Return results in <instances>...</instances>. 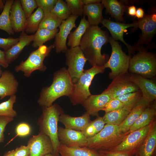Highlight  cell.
Segmentation results:
<instances>
[{"label":"cell","mask_w":156,"mask_h":156,"mask_svg":"<svg viewBox=\"0 0 156 156\" xmlns=\"http://www.w3.org/2000/svg\"><path fill=\"white\" fill-rule=\"evenodd\" d=\"M75 84L67 69H61L54 75L53 80L49 87L43 88L38 100L39 106L49 107L58 98L64 96H70L72 94Z\"/></svg>","instance_id":"cell-2"},{"label":"cell","mask_w":156,"mask_h":156,"mask_svg":"<svg viewBox=\"0 0 156 156\" xmlns=\"http://www.w3.org/2000/svg\"><path fill=\"white\" fill-rule=\"evenodd\" d=\"M55 48L54 44L49 46L43 45L32 52L27 59L22 61L15 67V70L22 72L26 77H29L33 72L38 70L45 71L46 66L44 64L45 58L49 55L51 50Z\"/></svg>","instance_id":"cell-8"},{"label":"cell","mask_w":156,"mask_h":156,"mask_svg":"<svg viewBox=\"0 0 156 156\" xmlns=\"http://www.w3.org/2000/svg\"><path fill=\"white\" fill-rule=\"evenodd\" d=\"M105 124L103 117L98 116L94 120L91 121L82 131L87 138L92 137L100 132Z\"/></svg>","instance_id":"cell-35"},{"label":"cell","mask_w":156,"mask_h":156,"mask_svg":"<svg viewBox=\"0 0 156 156\" xmlns=\"http://www.w3.org/2000/svg\"><path fill=\"white\" fill-rule=\"evenodd\" d=\"M142 97V93L139 89L138 91L126 93L117 97L124 105L136 103Z\"/></svg>","instance_id":"cell-38"},{"label":"cell","mask_w":156,"mask_h":156,"mask_svg":"<svg viewBox=\"0 0 156 156\" xmlns=\"http://www.w3.org/2000/svg\"><path fill=\"white\" fill-rule=\"evenodd\" d=\"M13 120L14 118L12 117L0 116V143L4 141V132L6 125Z\"/></svg>","instance_id":"cell-45"},{"label":"cell","mask_w":156,"mask_h":156,"mask_svg":"<svg viewBox=\"0 0 156 156\" xmlns=\"http://www.w3.org/2000/svg\"><path fill=\"white\" fill-rule=\"evenodd\" d=\"M154 121L147 126L130 132L120 144L109 151L135 155L146 138Z\"/></svg>","instance_id":"cell-9"},{"label":"cell","mask_w":156,"mask_h":156,"mask_svg":"<svg viewBox=\"0 0 156 156\" xmlns=\"http://www.w3.org/2000/svg\"><path fill=\"white\" fill-rule=\"evenodd\" d=\"M137 47L138 52L131 58L128 71L146 78L153 79L156 75L155 55L140 47Z\"/></svg>","instance_id":"cell-5"},{"label":"cell","mask_w":156,"mask_h":156,"mask_svg":"<svg viewBox=\"0 0 156 156\" xmlns=\"http://www.w3.org/2000/svg\"><path fill=\"white\" fill-rule=\"evenodd\" d=\"M18 40L19 38H0V48L4 49V51H7L17 43Z\"/></svg>","instance_id":"cell-44"},{"label":"cell","mask_w":156,"mask_h":156,"mask_svg":"<svg viewBox=\"0 0 156 156\" xmlns=\"http://www.w3.org/2000/svg\"><path fill=\"white\" fill-rule=\"evenodd\" d=\"M10 17L12 27L14 32L19 33L24 31L27 19L20 0L14 1L10 10Z\"/></svg>","instance_id":"cell-19"},{"label":"cell","mask_w":156,"mask_h":156,"mask_svg":"<svg viewBox=\"0 0 156 156\" xmlns=\"http://www.w3.org/2000/svg\"><path fill=\"white\" fill-rule=\"evenodd\" d=\"M58 156H59V155H58Z\"/></svg>","instance_id":"cell-56"},{"label":"cell","mask_w":156,"mask_h":156,"mask_svg":"<svg viewBox=\"0 0 156 156\" xmlns=\"http://www.w3.org/2000/svg\"><path fill=\"white\" fill-rule=\"evenodd\" d=\"M29 148L27 145H21L14 150V156H29Z\"/></svg>","instance_id":"cell-46"},{"label":"cell","mask_w":156,"mask_h":156,"mask_svg":"<svg viewBox=\"0 0 156 156\" xmlns=\"http://www.w3.org/2000/svg\"><path fill=\"white\" fill-rule=\"evenodd\" d=\"M106 32L98 26H90L81 38L79 46L90 64L102 67L109 59V56L102 54L103 46L109 41Z\"/></svg>","instance_id":"cell-1"},{"label":"cell","mask_w":156,"mask_h":156,"mask_svg":"<svg viewBox=\"0 0 156 156\" xmlns=\"http://www.w3.org/2000/svg\"><path fill=\"white\" fill-rule=\"evenodd\" d=\"M3 156H14V150H10L7 152Z\"/></svg>","instance_id":"cell-52"},{"label":"cell","mask_w":156,"mask_h":156,"mask_svg":"<svg viewBox=\"0 0 156 156\" xmlns=\"http://www.w3.org/2000/svg\"><path fill=\"white\" fill-rule=\"evenodd\" d=\"M156 146V125L154 120L137 153L139 156H152Z\"/></svg>","instance_id":"cell-25"},{"label":"cell","mask_w":156,"mask_h":156,"mask_svg":"<svg viewBox=\"0 0 156 156\" xmlns=\"http://www.w3.org/2000/svg\"><path fill=\"white\" fill-rule=\"evenodd\" d=\"M156 115L155 104L146 107L130 128V133L150 124L155 118Z\"/></svg>","instance_id":"cell-27"},{"label":"cell","mask_w":156,"mask_h":156,"mask_svg":"<svg viewBox=\"0 0 156 156\" xmlns=\"http://www.w3.org/2000/svg\"><path fill=\"white\" fill-rule=\"evenodd\" d=\"M113 79L107 88L105 90L112 99L139 90L138 87L129 80L128 73L119 75Z\"/></svg>","instance_id":"cell-11"},{"label":"cell","mask_w":156,"mask_h":156,"mask_svg":"<svg viewBox=\"0 0 156 156\" xmlns=\"http://www.w3.org/2000/svg\"><path fill=\"white\" fill-rule=\"evenodd\" d=\"M58 31L57 29L50 30L45 29L38 28L34 35L32 46L37 48L43 45L46 42L54 38Z\"/></svg>","instance_id":"cell-32"},{"label":"cell","mask_w":156,"mask_h":156,"mask_svg":"<svg viewBox=\"0 0 156 156\" xmlns=\"http://www.w3.org/2000/svg\"><path fill=\"white\" fill-rule=\"evenodd\" d=\"M101 3L107 12L110 14L116 20L124 22V13L127 10V6L121 1L116 0H102Z\"/></svg>","instance_id":"cell-28"},{"label":"cell","mask_w":156,"mask_h":156,"mask_svg":"<svg viewBox=\"0 0 156 156\" xmlns=\"http://www.w3.org/2000/svg\"><path fill=\"white\" fill-rule=\"evenodd\" d=\"M111 99L110 95L104 90L99 94H91L82 105L86 110V112L90 116H98L99 112L102 110Z\"/></svg>","instance_id":"cell-18"},{"label":"cell","mask_w":156,"mask_h":156,"mask_svg":"<svg viewBox=\"0 0 156 156\" xmlns=\"http://www.w3.org/2000/svg\"><path fill=\"white\" fill-rule=\"evenodd\" d=\"M144 10L141 8H138L136 12L135 17L140 19L142 18L144 15Z\"/></svg>","instance_id":"cell-49"},{"label":"cell","mask_w":156,"mask_h":156,"mask_svg":"<svg viewBox=\"0 0 156 156\" xmlns=\"http://www.w3.org/2000/svg\"><path fill=\"white\" fill-rule=\"evenodd\" d=\"M65 52L67 70L75 83L83 74L87 60L79 46L70 47Z\"/></svg>","instance_id":"cell-10"},{"label":"cell","mask_w":156,"mask_h":156,"mask_svg":"<svg viewBox=\"0 0 156 156\" xmlns=\"http://www.w3.org/2000/svg\"><path fill=\"white\" fill-rule=\"evenodd\" d=\"M129 78L138 87L144 98L151 103L156 100V84L153 79L131 73H129Z\"/></svg>","instance_id":"cell-17"},{"label":"cell","mask_w":156,"mask_h":156,"mask_svg":"<svg viewBox=\"0 0 156 156\" xmlns=\"http://www.w3.org/2000/svg\"><path fill=\"white\" fill-rule=\"evenodd\" d=\"M13 0H6L4 7L0 15V29L4 31L10 35L14 34L11 25L10 12Z\"/></svg>","instance_id":"cell-31"},{"label":"cell","mask_w":156,"mask_h":156,"mask_svg":"<svg viewBox=\"0 0 156 156\" xmlns=\"http://www.w3.org/2000/svg\"><path fill=\"white\" fill-rule=\"evenodd\" d=\"M136 8L134 5H131L128 8V14L131 16H135L136 12Z\"/></svg>","instance_id":"cell-50"},{"label":"cell","mask_w":156,"mask_h":156,"mask_svg":"<svg viewBox=\"0 0 156 156\" xmlns=\"http://www.w3.org/2000/svg\"><path fill=\"white\" fill-rule=\"evenodd\" d=\"M58 135L60 144L70 147H86L87 138L82 131L60 127Z\"/></svg>","instance_id":"cell-16"},{"label":"cell","mask_w":156,"mask_h":156,"mask_svg":"<svg viewBox=\"0 0 156 156\" xmlns=\"http://www.w3.org/2000/svg\"><path fill=\"white\" fill-rule=\"evenodd\" d=\"M22 9L27 19L38 7L36 0H20Z\"/></svg>","instance_id":"cell-40"},{"label":"cell","mask_w":156,"mask_h":156,"mask_svg":"<svg viewBox=\"0 0 156 156\" xmlns=\"http://www.w3.org/2000/svg\"><path fill=\"white\" fill-rule=\"evenodd\" d=\"M16 96H10L7 100L0 103V116L14 118L17 115L16 111L13 109V105L16 102Z\"/></svg>","instance_id":"cell-36"},{"label":"cell","mask_w":156,"mask_h":156,"mask_svg":"<svg viewBox=\"0 0 156 156\" xmlns=\"http://www.w3.org/2000/svg\"><path fill=\"white\" fill-rule=\"evenodd\" d=\"M130 133L120 131L118 125L106 124L98 133L87 138L86 147L97 151H109L120 144Z\"/></svg>","instance_id":"cell-4"},{"label":"cell","mask_w":156,"mask_h":156,"mask_svg":"<svg viewBox=\"0 0 156 156\" xmlns=\"http://www.w3.org/2000/svg\"><path fill=\"white\" fill-rule=\"evenodd\" d=\"M43 13L44 17L40 24L39 28L45 29L50 30L57 29L63 21L58 18L51 11Z\"/></svg>","instance_id":"cell-34"},{"label":"cell","mask_w":156,"mask_h":156,"mask_svg":"<svg viewBox=\"0 0 156 156\" xmlns=\"http://www.w3.org/2000/svg\"><path fill=\"white\" fill-rule=\"evenodd\" d=\"M91 121L90 115L86 112L79 117H73L63 113L59 118V122L65 128L80 131H83Z\"/></svg>","instance_id":"cell-22"},{"label":"cell","mask_w":156,"mask_h":156,"mask_svg":"<svg viewBox=\"0 0 156 156\" xmlns=\"http://www.w3.org/2000/svg\"><path fill=\"white\" fill-rule=\"evenodd\" d=\"M105 69L103 66H93L84 71L81 76L74 83L73 92L69 97L73 105H82L91 94L89 87L94 77L99 73H103Z\"/></svg>","instance_id":"cell-7"},{"label":"cell","mask_w":156,"mask_h":156,"mask_svg":"<svg viewBox=\"0 0 156 156\" xmlns=\"http://www.w3.org/2000/svg\"><path fill=\"white\" fill-rule=\"evenodd\" d=\"M136 103L124 105L121 108L105 113L102 117L105 124L118 126L125 119Z\"/></svg>","instance_id":"cell-26"},{"label":"cell","mask_w":156,"mask_h":156,"mask_svg":"<svg viewBox=\"0 0 156 156\" xmlns=\"http://www.w3.org/2000/svg\"><path fill=\"white\" fill-rule=\"evenodd\" d=\"M18 83L13 74L8 70L2 72L0 77V99L15 94Z\"/></svg>","instance_id":"cell-21"},{"label":"cell","mask_w":156,"mask_h":156,"mask_svg":"<svg viewBox=\"0 0 156 156\" xmlns=\"http://www.w3.org/2000/svg\"><path fill=\"white\" fill-rule=\"evenodd\" d=\"M27 145L29 148V156H44L50 153L53 154L51 139L42 133L39 132L38 135H33L28 140Z\"/></svg>","instance_id":"cell-13"},{"label":"cell","mask_w":156,"mask_h":156,"mask_svg":"<svg viewBox=\"0 0 156 156\" xmlns=\"http://www.w3.org/2000/svg\"><path fill=\"white\" fill-rule=\"evenodd\" d=\"M90 26L85 16L81 18L78 27L70 33L68 37L67 44L70 47L79 46L82 37Z\"/></svg>","instance_id":"cell-30"},{"label":"cell","mask_w":156,"mask_h":156,"mask_svg":"<svg viewBox=\"0 0 156 156\" xmlns=\"http://www.w3.org/2000/svg\"><path fill=\"white\" fill-rule=\"evenodd\" d=\"M42 10L38 7L37 10L27 19L24 31L27 34L36 32L44 17Z\"/></svg>","instance_id":"cell-33"},{"label":"cell","mask_w":156,"mask_h":156,"mask_svg":"<svg viewBox=\"0 0 156 156\" xmlns=\"http://www.w3.org/2000/svg\"><path fill=\"white\" fill-rule=\"evenodd\" d=\"M98 151L101 156H133V155L130 153L120 152L103 151Z\"/></svg>","instance_id":"cell-47"},{"label":"cell","mask_w":156,"mask_h":156,"mask_svg":"<svg viewBox=\"0 0 156 156\" xmlns=\"http://www.w3.org/2000/svg\"><path fill=\"white\" fill-rule=\"evenodd\" d=\"M151 103L142 96L135 104L125 119L118 125L120 131L125 133L129 131L135 121Z\"/></svg>","instance_id":"cell-20"},{"label":"cell","mask_w":156,"mask_h":156,"mask_svg":"<svg viewBox=\"0 0 156 156\" xmlns=\"http://www.w3.org/2000/svg\"><path fill=\"white\" fill-rule=\"evenodd\" d=\"M34 37V35H28L24 31L21 32L18 42L8 50L4 51L8 64H10L17 58L24 48L33 41Z\"/></svg>","instance_id":"cell-23"},{"label":"cell","mask_w":156,"mask_h":156,"mask_svg":"<svg viewBox=\"0 0 156 156\" xmlns=\"http://www.w3.org/2000/svg\"><path fill=\"white\" fill-rule=\"evenodd\" d=\"M69 9L73 15L79 16L83 14V7L81 0H66Z\"/></svg>","instance_id":"cell-39"},{"label":"cell","mask_w":156,"mask_h":156,"mask_svg":"<svg viewBox=\"0 0 156 156\" xmlns=\"http://www.w3.org/2000/svg\"><path fill=\"white\" fill-rule=\"evenodd\" d=\"M51 12L62 21L66 19L71 15L66 3L62 0H57Z\"/></svg>","instance_id":"cell-37"},{"label":"cell","mask_w":156,"mask_h":156,"mask_svg":"<svg viewBox=\"0 0 156 156\" xmlns=\"http://www.w3.org/2000/svg\"><path fill=\"white\" fill-rule=\"evenodd\" d=\"M58 152L60 156H101L98 151L87 147H70L62 144Z\"/></svg>","instance_id":"cell-29"},{"label":"cell","mask_w":156,"mask_h":156,"mask_svg":"<svg viewBox=\"0 0 156 156\" xmlns=\"http://www.w3.org/2000/svg\"><path fill=\"white\" fill-rule=\"evenodd\" d=\"M16 136L24 137L30 134L31 128L29 125L25 122H21L18 124L15 129Z\"/></svg>","instance_id":"cell-43"},{"label":"cell","mask_w":156,"mask_h":156,"mask_svg":"<svg viewBox=\"0 0 156 156\" xmlns=\"http://www.w3.org/2000/svg\"><path fill=\"white\" fill-rule=\"evenodd\" d=\"M124 104L116 98H112L102 109L105 113L115 111L122 108Z\"/></svg>","instance_id":"cell-41"},{"label":"cell","mask_w":156,"mask_h":156,"mask_svg":"<svg viewBox=\"0 0 156 156\" xmlns=\"http://www.w3.org/2000/svg\"><path fill=\"white\" fill-rule=\"evenodd\" d=\"M57 0H36L38 7L43 12H50L54 8Z\"/></svg>","instance_id":"cell-42"},{"label":"cell","mask_w":156,"mask_h":156,"mask_svg":"<svg viewBox=\"0 0 156 156\" xmlns=\"http://www.w3.org/2000/svg\"><path fill=\"white\" fill-rule=\"evenodd\" d=\"M112 51L111 56L103 66L105 69L109 68L111 72L109 77L113 79L116 77L128 73L130 61L131 57L127 55L117 41L110 37L109 41Z\"/></svg>","instance_id":"cell-6"},{"label":"cell","mask_w":156,"mask_h":156,"mask_svg":"<svg viewBox=\"0 0 156 156\" xmlns=\"http://www.w3.org/2000/svg\"><path fill=\"white\" fill-rule=\"evenodd\" d=\"M44 156H55L52 153H50L47 154Z\"/></svg>","instance_id":"cell-53"},{"label":"cell","mask_w":156,"mask_h":156,"mask_svg":"<svg viewBox=\"0 0 156 156\" xmlns=\"http://www.w3.org/2000/svg\"><path fill=\"white\" fill-rule=\"evenodd\" d=\"M2 72L3 71H2L1 69V67H0V77L1 76Z\"/></svg>","instance_id":"cell-54"},{"label":"cell","mask_w":156,"mask_h":156,"mask_svg":"<svg viewBox=\"0 0 156 156\" xmlns=\"http://www.w3.org/2000/svg\"><path fill=\"white\" fill-rule=\"evenodd\" d=\"M101 23L103 27L106 28L109 31L113 40L116 41L119 40L125 45L129 54L134 53L135 50H137V48L135 46H131L127 43L124 40L123 37L124 33L127 28L130 27H137V22L125 24L104 18Z\"/></svg>","instance_id":"cell-14"},{"label":"cell","mask_w":156,"mask_h":156,"mask_svg":"<svg viewBox=\"0 0 156 156\" xmlns=\"http://www.w3.org/2000/svg\"><path fill=\"white\" fill-rule=\"evenodd\" d=\"M156 15L155 13L144 15L137 22V27L142 31L137 43L134 46L148 45L151 42L156 32Z\"/></svg>","instance_id":"cell-12"},{"label":"cell","mask_w":156,"mask_h":156,"mask_svg":"<svg viewBox=\"0 0 156 156\" xmlns=\"http://www.w3.org/2000/svg\"><path fill=\"white\" fill-rule=\"evenodd\" d=\"M63 113L62 109L56 104L49 107H42V114L37 121L39 132L45 134L51 139L55 156L59 155L58 151L60 144L58 135V123L59 117Z\"/></svg>","instance_id":"cell-3"},{"label":"cell","mask_w":156,"mask_h":156,"mask_svg":"<svg viewBox=\"0 0 156 156\" xmlns=\"http://www.w3.org/2000/svg\"><path fill=\"white\" fill-rule=\"evenodd\" d=\"M135 156H139L138 155V154L137 153H136L135 154Z\"/></svg>","instance_id":"cell-55"},{"label":"cell","mask_w":156,"mask_h":156,"mask_svg":"<svg viewBox=\"0 0 156 156\" xmlns=\"http://www.w3.org/2000/svg\"><path fill=\"white\" fill-rule=\"evenodd\" d=\"M101 0H81V2L83 5L96 3L101 2Z\"/></svg>","instance_id":"cell-51"},{"label":"cell","mask_w":156,"mask_h":156,"mask_svg":"<svg viewBox=\"0 0 156 156\" xmlns=\"http://www.w3.org/2000/svg\"><path fill=\"white\" fill-rule=\"evenodd\" d=\"M78 16L71 14L66 19L62 21L59 30L55 36L54 43L56 52H65L67 50V39L72 29L76 27L75 21Z\"/></svg>","instance_id":"cell-15"},{"label":"cell","mask_w":156,"mask_h":156,"mask_svg":"<svg viewBox=\"0 0 156 156\" xmlns=\"http://www.w3.org/2000/svg\"><path fill=\"white\" fill-rule=\"evenodd\" d=\"M9 65L6 61L4 51H3L0 49V66L4 68H6Z\"/></svg>","instance_id":"cell-48"},{"label":"cell","mask_w":156,"mask_h":156,"mask_svg":"<svg viewBox=\"0 0 156 156\" xmlns=\"http://www.w3.org/2000/svg\"><path fill=\"white\" fill-rule=\"evenodd\" d=\"M104 8L101 2L84 5L83 14L88 17L90 26H97L104 19L102 11Z\"/></svg>","instance_id":"cell-24"}]
</instances>
